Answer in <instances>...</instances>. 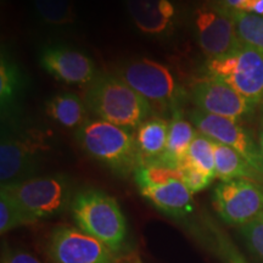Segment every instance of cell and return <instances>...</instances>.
<instances>
[{
  "instance_id": "10",
  "label": "cell",
  "mask_w": 263,
  "mask_h": 263,
  "mask_svg": "<svg viewBox=\"0 0 263 263\" xmlns=\"http://www.w3.org/2000/svg\"><path fill=\"white\" fill-rule=\"evenodd\" d=\"M48 252L54 263H116L106 245L73 227L52 230Z\"/></svg>"
},
{
  "instance_id": "25",
  "label": "cell",
  "mask_w": 263,
  "mask_h": 263,
  "mask_svg": "<svg viewBox=\"0 0 263 263\" xmlns=\"http://www.w3.org/2000/svg\"><path fill=\"white\" fill-rule=\"evenodd\" d=\"M134 179L139 189L147 186H156L168 183L171 180H182V172L178 168L163 166V164H144L134 171Z\"/></svg>"
},
{
  "instance_id": "5",
  "label": "cell",
  "mask_w": 263,
  "mask_h": 263,
  "mask_svg": "<svg viewBox=\"0 0 263 263\" xmlns=\"http://www.w3.org/2000/svg\"><path fill=\"white\" fill-rule=\"evenodd\" d=\"M2 188L14 197L35 222L59 215L70 203V183L60 174L33 177Z\"/></svg>"
},
{
  "instance_id": "26",
  "label": "cell",
  "mask_w": 263,
  "mask_h": 263,
  "mask_svg": "<svg viewBox=\"0 0 263 263\" xmlns=\"http://www.w3.org/2000/svg\"><path fill=\"white\" fill-rule=\"evenodd\" d=\"M20 87V73L14 64L4 55L0 61V99L2 104H8L15 98Z\"/></svg>"
},
{
  "instance_id": "21",
  "label": "cell",
  "mask_w": 263,
  "mask_h": 263,
  "mask_svg": "<svg viewBox=\"0 0 263 263\" xmlns=\"http://www.w3.org/2000/svg\"><path fill=\"white\" fill-rule=\"evenodd\" d=\"M202 241L222 263H249L234 242L213 223L207 222L202 233Z\"/></svg>"
},
{
  "instance_id": "27",
  "label": "cell",
  "mask_w": 263,
  "mask_h": 263,
  "mask_svg": "<svg viewBox=\"0 0 263 263\" xmlns=\"http://www.w3.org/2000/svg\"><path fill=\"white\" fill-rule=\"evenodd\" d=\"M239 233L251 254L263 263V213L248 224L240 227Z\"/></svg>"
},
{
  "instance_id": "18",
  "label": "cell",
  "mask_w": 263,
  "mask_h": 263,
  "mask_svg": "<svg viewBox=\"0 0 263 263\" xmlns=\"http://www.w3.org/2000/svg\"><path fill=\"white\" fill-rule=\"evenodd\" d=\"M213 151L216 178L221 179L222 182L234 179H254L261 177V174L245 160V157L232 147L213 141Z\"/></svg>"
},
{
  "instance_id": "22",
  "label": "cell",
  "mask_w": 263,
  "mask_h": 263,
  "mask_svg": "<svg viewBox=\"0 0 263 263\" xmlns=\"http://www.w3.org/2000/svg\"><path fill=\"white\" fill-rule=\"evenodd\" d=\"M34 8L48 25H71L76 20L72 0H34Z\"/></svg>"
},
{
  "instance_id": "11",
  "label": "cell",
  "mask_w": 263,
  "mask_h": 263,
  "mask_svg": "<svg viewBox=\"0 0 263 263\" xmlns=\"http://www.w3.org/2000/svg\"><path fill=\"white\" fill-rule=\"evenodd\" d=\"M193 100L203 112L235 121L248 116L256 106L228 83L212 77L197 82L193 89Z\"/></svg>"
},
{
  "instance_id": "14",
  "label": "cell",
  "mask_w": 263,
  "mask_h": 263,
  "mask_svg": "<svg viewBox=\"0 0 263 263\" xmlns=\"http://www.w3.org/2000/svg\"><path fill=\"white\" fill-rule=\"evenodd\" d=\"M127 10L137 28L149 35L170 32L176 18L171 0H126Z\"/></svg>"
},
{
  "instance_id": "31",
  "label": "cell",
  "mask_w": 263,
  "mask_h": 263,
  "mask_svg": "<svg viewBox=\"0 0 263 263\" xmlns=\"http://www.w3.org/2000/svg\"><path fill=\"white\" fill-rule=\"evenodd\" d=\"M130 263H144L138 256H134L133 258H130Z\"/></svg>"
},
{
  "instance_id": "32",
  "label": "cell",
  "mask_w": 263,
  "mask_h": 263,
  "mask_svg": "<svg viewBox=\"0 0 263 263\" xmlns=\"http://www.w3.org/2000/svg\"><path fill=\"white\" fill-rule=\"evenodd\" d=\"M261 151L263 155V130H262V136H261Z\"/></svg>"
},
{
  "instance_id": "20",
  "label": "cell",
  "mask_w": 263,
  "mask_h": 263,
  "mask_svg": "<svg viewBox=\"0 0 263 263\" xmlns=\"http://www.w3.org/2000/svg\"><path fill=\"white\" fill-rule=\"evenodd\" d=\"M216 3L232 17L235 24L236 32L239 38L244 44L251 45L263 50V17L262 16L251 14V12L241 11V10L229 9L223 4L221 0Z\"/></svg>"
},
{
  "instance_id": "3",
  "label": "cell",
  "mask_w": 263,
  "mask_h": 263,
  "mask_svg": "<svg viewBox=\"0 0 263 263\" xmlns=\"http://www.w3.org/2000/svg\"><path fill=\"white\" fill-rule=\"evenodd\" d=\"M76 138L88 155L114 172L126 176L139 167L136 139L130 130L98 118L85 121Z\"/></svg>"
},
{
  "instance_id": "13",
  "label": "cell",
  "mask_w": 263,
  "mask_h": 263,
  "mask_svg": "<svg viewBox=\"0 0 263 263\" xmlns=\"http://www.w3.org/2000/svg\"><path fill=\"white\" fill-rule=\"evenodd\" d=\"M38 168V145L32 140L5 139L0 144L2 186L33 178Z\"/></svg>"
},
{
  "instance_id": "8",
  "label": "cell",
  "mask_w": 263,
  "mask_h": 263,
  "mask_svg": "<svg viewBox=\"0 0 263 263\" xmlns=\"http://www.w3.org/2000/svg\"><path fill=\"white\" fill-rule=\"evenodd\" d=\"M118 77L150 104L171 106L177 98V84L166 66L149 59H139L123 65Z\"/></svg>"
},
{
  "instance_id": "28",
  "label": "cell",
  "mask_w": 263,
  "mask_h": 263,
  "mask_svg": "<svg viewBox=\"0 0 263 263\" xmlns=\"http://www.w3.org/2000/svg\"><path fill=\"white\" fill-rule=\"evenodd\" d=\"M178 170L182 172L183 183L185 184L186 188L190 190L192 194L199 193L201 192V190L206 189L213 180V178L207 176V174L203 173L202 171L196 168L195 166H193V164L185 159H184L183 162L180 163Z\"/></svg>"
},
{
  "instance_id": "16",
  "label": "cell",
  "mask_w": 263,
  "mask_h": 263,
  "mask_svg": "<svg viewBox=\"0 0 263 263\" xmlns=\"http://www.w3.org/2000/svg\"><path fill=\"white\" fill-rule=\"evenodd\" d=\"M170 123L160 117H151L137 128L134 139L139 156V166L155 164L162 157L167 145Z\"/></svg>"
},
{
  "instance_id": "6",
  "label": "cell",
  "mask_w": 263,
  "mask_h": 263,
  "mask_svg": "<svg viewBox=\"0 0 263 263\" xmlns=\"http://www.w3.org/2000/svg\"><path fill=\"white\" fill-rule=\"evenodd\" d=\"M212 201L223 222L242 227L263 213V186L251 179L221 182L213 190Z\"/></svg>"
},
{
  "instance_id": "4",
  "label": "cell",
  "mask_w": 263,
  "mask_h": 263,
  "mask_svg": "<svg viewBox=\"0 0 263 263\" xmlns=\"http://www.w3.org/2000/svg\"><path fill=\"white\" fill-rule=\"evenodd\" d=\"M206 70L209 77L228 83L252 104L263 100V50L242 44L227 57L207 60Z\"/></svg>"
},
{
  "instance_id": "15",
  "label": "cell",
  "mask_w": 263,
  "mask_h": 263,
  "mask_svg": "<svg viewBox=\"0 0 263 263\" xmlns=\"http://www.w3.org/2000/svg\"><path fill=\"white\" fill-rule=\"evenodd\" d=\"M139 190L141 196L166 215L182 218L193 212V194L183 180L174 179L161 185L147 186Z\"/></svg>"
},
{
  "instance_id": "24",
  "label": "cell",
  "mask_w": 263,
  "mask_h": 263,
  "mask_svg": "<svg viewBox=\"0 0 263 263\" xmlns=\"http://www.w3.org/2000/svg\"><path fill=\"white\" fill-rule=\"evenodd\" d=\"M185 160L209 177L216 178L213 140L210 138L202 136V134H197L193 143L190 144Z\"/></svg>"
},
{
  "instance_id": "2",
  "label": "cell",
  "mask_w": 263,
  "mask_h": 263,
  "mask_svg": "<svg viewBox=\"0 0 263 263\" xmlns=\"http://www.w3.org/2000/svg\"><path fill=\"white\" fill-rule=\"evenodd\" d=\"M76 224L94 236L112 252L123 248L128 234L127 221L117 200L98 189L82 190L71 202Z\"/></svg>"
},
{
  "instance_id": "23",
  "label": "cell",
  "mask_w": 263,
  "mask_h": 263,
  "mask_svg": "<svg viewBox=\"0 0 263 263\" xmlns=\"http://www.w3.org/2000/svg\"><path fill=\"white\" fill-rule=\"evenodd\" d=\"M35 223L32 217L24 211L17 201L5 189L0 192V233L5 234L10 230L22 226Z\"/></svg>"
},
{
  "instance_id": "7",
  "label": "cell",
  "mask_w": 263,
  "mask_h": 263,
  "mask_svg": "<svg viewBox=\"0 0 263 263\" xmlns=\"http://www.w3.org/2000/svg\"><path fill=\"white\" fill-rule=\"evenodd\" d=\"M190 120L200 134L210 138L216 143L236 150L261 176H263L262 151L258 149L251 134L244 127L240 126L238 121L203 112L199 108L190 114Z\"/></svg>"
},
{
  "instance_id": "12",
  "label": "cell",
  "mask_w": 263,
  "mask_h": 263,
  "mask_svg": "<svg viewBox=\"0 0 263 263\" xmlns=\"http://www.w3.org/2000/svg\"><path fill=\"white\" fill-rule=\"evenodd\" d=\"M41 65L49 74L67 84H87L95 80V66L87 55L64 47L42 51Z\"/></svg>"
},
{
  "instance_id": "30",
  "label": "cell",
  "mask_w": 263,
  "mask_h": 263,
  "mask_svg": "<svg viewBox=\"0 0 263 263\" xmlns=\"http://www.w3.org/2000/svg\"><path fill=\"white\" fill-rule=\"evenodd\" d=\"M221 2L227 6V8L234 9V10H241L245 3L249 2V0H221Z\"/></svg>"
},
{
  "instance_id": "19",
  "label": "cell",
  "mask_w": 263,
  "mask_h": 263,
  "mask_svg": "<svg viewBox=\"0 0 263 263\" xmlns=\"http://www.w3.org/2000/svg\"><path fill=\"white\" fill-rule=\"evenodd\" d=\"M45 112L61 126L80 128L85 122L87 105L77 94L60 93L47 101Z\"/></svg>"
},
{
  "instance_id": "29",
  "label": "cell",
  "mask_w": 263,
  "mask_h": 263,
  "mask_svg": "<svg viewBox=\"0 0 263 263\" xmlns=\"http://www.w3.org/2000/svg\"><path fill=\"white\" fill-rule=\"evenodd\" d=\"M2 263H42L38 258L24 250L10 249L4 246L2 254Z\"/></svg>"
},
{
  "instance_id": "1",
  "label": "cell",
  "mask_w": 263,
  "mask_h": 263,
  "mask_svg": "<svg viewBox=\"0 0 263 263\" xmlns=\"http://www.w3.org/2000/svg\"><path fill=\"white\" fill-rule=\"evenodd\" d=\"M87 108L100 120L127 130L137 129L151 112V104L118 76L95 78L84 97Z\"/></svg>"
},
{
  "instance_id": "17",
  "label": "cell",
  "mask_w": 263,
  "mask_h": 263,
  "mask_svg": "<svg viewBox=\"0 0 263 263\" xmlns=\"http://www.w3.org/2000/svg\"><path fill=\"white\" fill-rule=\"evenodd\" d=\"M195 129L196 128H194L193 123L186 121L182 116V114L176 111L170 122L166 150H164L159 163L155 164H163V166L172 167V168H179L180 163L186 157L190 144L197 136Z\"/></svg>"
},
{
  "instance_id": "9",
  "label": "cell",
  "mask_w": 263,
  "mask_h": 263,
  "mask_svg": "<svg viewBox=\"0 0 263 263\" xmlns=\"http://www.w3.org/2000/svg\"><path fill=\"white\" fill-rule=\"evenodd\" d=\"M195 27L200 49L207 60L227 57L244 44L234 21L216 2L197 10Z\"/></svg>"
}]
</instances>
